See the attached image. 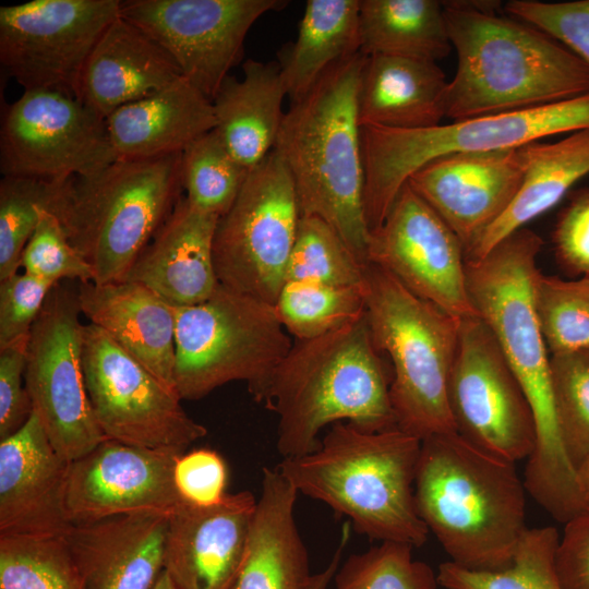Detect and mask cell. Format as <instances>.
I'll return each instance as SVG.
<instances>
[{
  "mask_svg": "<svg viewBox=\"0 0 589 589\" xmlns=\"http://www.w3.org/2000/svg\"><path fill=\"white\" fill-rule=\"evenodd\" d=\"M181 454L106 438L70 462L67 508L71 524L134 513L170 514L182 501L173 479Z\"/></svg>",
  "mask_w": 589,
  "mask_h": 589,
  "instance_id": "19",
  "label": "cell"
},
{
  "mask_svg": "<svg viewBox=\"0 0 589 589\" xmlns=\"http://www.w3.org/2000/svg\"><path fill=\"white\" fill-rule=\"evenodd\" d=\"M526 492L515 462L457 432L421 440L417 510L454 564L478 570L507 566L527 529Z\"/></svg>",
  "mask_w": 589,
  "mask_h": 589,
  "instance_id": "4",
  "label": "cell"
},
{
  "mask_svg": "<svg viewBox=\"0 0 589 589\" xmlns=\"http://www.w3.org/2000/svg\"><path fill=\"white\" fill-rule=\"evenodd\" d=\"M365 59L359 51L336 63L291 103L273 148L292 179L301 216L325 220L363 265L371 239L358 111Z\"/></svg>",
  "mask_w": 589,
  "mask_h": 589,
  "instance_id": "2",
  "label": "cell"
},
{
  "mask_svg": "<svg viewBox=\"0 0 589 589\" xmlns=\"http://www.w3.org/2000/svg\"><path fill=\"white\" fill-rule=\"evenodd\" d=\"M243 73L240 81L229 74L212 103L215 131L236 160L251 170L274 148L287 92L278 61L249 59Z\"/></svg>",
  "mask_w": 589,
  "mask_h": 589,
  "instance_id": "30",
  "label": "cell"
},
{
  "mask_svg": "<svg viewBox=\"0 0 589 589\" xmlns=\"http://www.w3.org/2000/svg\"><path fill=\"white\" fill-rule=\"evenodd\" d=\"M119 0H33L0 8V63L24 91L77 99L83 69Z\"/></svg>",
  "mask_w": 589,
  "mask_h": 589,
  "instance_id": "14",
  "label": "cell"
},
{
  "mask_svg": "<svg viewBox=\"0 0 589 589\" xmlns=\"http://www.w3.org/2000/svg\"><path fill=\"white\" fill-rule=\"evenodd\" d=\"M448 397L456 432L466 441L512 462L531 455L536 424L528 397L478 316L460 322Z\"/></svg>",
  "mask_w": 589,
  "mask_h": 589,
  "instance_id": "16",
  "label": "cell"
},
{
  "mask_svg": "<svg viewBox=\"0 0 589 589\" xmlns=\"http://www.w3.org/2000/svg\"><path fill=\"white\" fill-rule=\"evenodd\" d=\"M257 498L227 493L217 504L181 501L169 514L164 570L177 589H229L243 560Z\"/></svg>",
  "mask_w": 589,
  "mask_h": 589,
  "instance_id": "21",
  "label": "cell"
},
{
  "mask_svg": "<svg viewBox=\"0 0 589 589\" xmlns=\"http://www.w3.org/2000/svg\"><path fill=\"white\" fill-rule=\"evenodd\" d=\"M181 153L118 158L100 171L65 179L50 207L95 284L124 280L183 195Z\"/></svg>",
  "mask_w": 589,
  "mask_h": 589,
  "instance_id": "6",
  "label": "cell"
},
{
  "mask_svg": "<svg viewBox=\"0 0 589 589\" xmlns=\"http://www.w3.org/2000/svg\"><path fill=\"white\" fill-rule=\"evenodd\" d=\"M28 339L0 348V441L16 433L33 413L24 381Z\"/></svg>",
  "mask_w": 589,
  "mask_h": 589,
  "instance_id": "47",
  "label": "cell"
},
{
  "mask_svg": "<svg viewBox=\"0 0 589 589\" xmlns=\"http://www.w3.org/2000/svg\"><path fill=\"white\" fill-rule=\"evenodd\" d=\"M279 320L297 340L312 339L360 320L365 314L363 286L287 281L275 303Z\"/></svg>",
  "mask_w": 589,
  "mask_h": 589,
  "instance_id": "35",
  "label": "cell"
},
{
  "mask_svg": "<svg viewBox=\"0 0 589 589\" xmlns=\"http://www.w3.org/2000/svg\"><path fill=\"white\" fill-rule=\"evenodd\" d=\"M21 267L23 272L53 284L64 279L80 284L94 281L89 264L69 241L58 217L43 209L38 224L24 248Z\"/></svg>",
  "mask_w": 589,
  "mask_h": 589,
  "instance_id": "43",
  "label": "cell"
},
{
  "mask_svg": "<svg viewBox=\"0 0 589 589\" xmlns=\"http://www.w3.org/2000/svg\"><path fill=\"white\" fill-rule=\"evenodd\" d=\"M218 219L182 195L124 280L146 286L175 306L206 301L219 285L213 260Z\"/></svg>",
  "mask_w": 589,
  "mask_h": 589,
  "instance_id": "24",
  "label": "cell"
},
{
  "mask_svg": "<svg viewBox=\"0 0 589 589\" xmlns=\"http://www.w3.org/2000/svg\"><path fill=\"white\" fill-rule=\"evenodd\" d=\"M555 552L563 589H589V510L564 524Z\"/></svg>",
  "mask_w": 589,
  "mask_h": 589,
  "instance_id": "49",
  "label": "cell"
},
{
  "mask_svg": "<svg viewBox=\"0 0 589 589\" xmlns=\"http://www.w3.org/2000/svg\"><path fill=\"white\" fill-rule=\"evenodd\" d=\"M298 492L264 468L245 553L229 589H311L306 548L294 519Z\"/></svg>",
  "mask_w": 589,
  "mask_h": 589,
  "instance_id": "27",
  "label": "cell"
},
{
  "mask_svg": "<svg viewBox=\"0 0 589 589\" xmlns=\"http://www.w3.org/2000/svg\"><path fill=\"white\" fill-rule=\"evenodd\" d=\"M522 147L434 159L408 181L467 250L507 209L524 176Z\"/></svg>",
  "mask_w": 589,
  "mask_h": 589,
  "instance_id": "20",
  "label": "cell"
},
{
  "mask_svg": "<svg viewBox=\"0 0 589 589\" xmlns=\"http://www.w3.org/2000/svg\"><path fill=\"white\" fill-rule=\"evenodd\" d=\"M448 81L436 62L366 56L360 80V125L414 130L437 127L446 117Z\"/></svg>",
  "mask_w": 589,
  "mask_h": 589,
  "instance_id": "29",
  "label": "cell"
},
{
  "mask_svg": "<svg viewBox=\"0 0 589 589\" xmlns=\"http://www.w3.org/2000/svg\"><path fill=\"white\" fill-rule=\"evenodd\" d=\"M56 285L25 272L0 280V348L29 336Z\"/></svg>",
  "mask_w": 589,
  "mask_h": 589,
  "instance_id": "45",
  "label": "cell"
},
{
  "mask_svg": "<svg viewBox=\"0 0 589 589\" xmlns=\"http://www.w3.org/2000/svg\"><path fill=\"white\" fill-rule=\"evenodd\" d=\"M284 0H128L120 16L158 43L182 75L213 100L243 55V43L262 15Z\"/></svg>",
  "mask_w": 589,
  "mask_h": 589,
  "instance_id": "17",
  "label": "cell"
},
{
  "mask_svg": "<svg viewBox=\"0 0 589 589\" xmlns=\"http://www.w3.org/2000/svg\"><path fill=\"white\" fill-rule=\"evenodd\" d=\"M360 0H308L296 41L279 52L291 103L302 99L324 73L360 51Z\"/></svg>",
  "mask_w": 589,
  "mask_h": 589,
  "instance_id": "32",
  "label": "cell"
},
{
  "mask_svg": "<svg viewBox=\"0 0 589 589\" xmlns=\"http://www.w3.org/2000/svg\"><path fill=\"white\" fill-rule=\"evenodd\" d=\"M585 129H589V94L428 129L363 125V201L368 227L372 232L383 224L409 177L434 159L459 153L520 148L553 135Z\"/></svg>",
  "mask_w": 589,
  "mask_h": 589,
  "instance_id": "8",
  "label": "cell"
},
{
  "mask_svg": "<svg viewBox=\"0 0 589 589\" xmlns=\"http://www.w3.org/2000/svg\"><path fill=\"white\" fill-rule=\"evenodd\" d=\"M536 302L550 356L589 348V277L566 280L541 273Z\"/></svg>",
  "mask_w": 589,
  "mask_h": 589,
  "instance_id": "40",
  "label": "cell"
},
{
  "mask_svg": "<svg viewBox=\"0 0 589 589\" xmlns=\"http://www.w3.org/2000/svg\"><path fill=\"white\" fill-rule=\"evenodd\" d=\"M0 589H85L64 536L0 534Z\"/></svg>",
  "mask_w": 589,
  "mask_h": 589,
  "instance_id": "36",
  "label": "cell"
},
{
  "mask_svg": "<svg viewBox=\"0 0 589 589\" xmlns=\"http://www.w3.org/2000/svg\"><path fill=\"white\" fill-rule=\"evenodd\" d=\"M172 57L120 15L107 27L83 69L77 99L106 119L182 77Z\"/></svg>",
  "mask_w": 589,
  "mask_h": 589,
  "instance_id": "26",
  "label": "cell"
},
{
  "mask_svg": "<svg viewBox=\"0 0 589 589\" xmlns=\"http://www.w3.org/2000/svg\"><path fill=\"white\" fill-rule=\"evenodd\" d=\"M375 348L366 315L335 332L297 340L276 369L263 404L278 417L283 458L316 450L326 425L378 432L397 428L392 370Z\"/></svg>",
  "mask_w": 589,
  "mask_h": 589,
  "instance_id": "3",
  "label": "cell"
},
{
  "mask_svg": "<svg viewBox=\"0 0 589 589\" xmlns=\"http://www.w3.org/2000/svg\"><path fill=\"white\" fill-rule=\"evenodd\" d=\"M365 266L325 220L316 216H301L285 283L363 286Z\"/></svg>",
  "mask_w": 589,
  "mask_h": 589,
  "instance_id": "38",
  "label": "cell"
},
{
  "mask_svg": "<svg viewBox=\"0 0 589 589\" xmlns=\"http://www.w3.org/2000/svg\"><path fill=\"white\" fill-rule=\"evenodd\" d=\"M543 241L522 228L478 261H466L467 289L478 317L491 330L517 375L542 438L558 433L550 381V352L541 329L536 287Z\"/></svg>",
  "mask_w": 589,
  "mask_h": 589,
  "instance_id": "10",
  "label": "cell"
},
{
  "mask_svg": "<svg viewBox=\"0 0 589 589\" xmlns=\"http://www.w3.org/2000/svg\"><path fill=\"white\" fill-rule=\"evenodd\" d=\"M153 589H177V588L172 584L167 573L164 570L161 575L159 576V578L157 579Z\"/></svg>",
  "mask_w": 589,
  "mask_h": 589,
  "instance_id": "52",
  "label": "cell"
},
{
  "mask_svg": "<svg viewBox=\"0 0 589 589\" xmlns=\"http://www.w3.org/2000/svg\"><path fill=\"white\" fill-rule=\"evenodd\" d=\"M521 184L503 215L465 253L478 261L512 233L554 207L589 175V129L566 134L553 143L534 142L522 147Z\"/></svg>",
  "mask_w": 589,
  "mask_h": 589,
  "instance_id": "31",
  "label": "cell"
},
{
  "mask_svg": "<svg viewBox=\"0 0 589 589\" xmlns=\"http://www.w3.org/2000/svg\"><path fill=\"white\" fill-rule=\"evenodd\" d=\"M558 540L552 526L527 528L507 566L478 570L448 561L438 566V585L445 589H563L555 568Z\"/></svg>",
  "mask_w": 589,
  "mask_h": 589,
  "instance_id": "34",
  "label": "cell"
},
{
  "mask_svg": "<svg viewBox=\"0 0 589 589\" xmlns=\"http://www.w3.org/2000/svg\"><path fill=\"white\" fill-rule=\"evenodd\" d=\"M455 76L446 91L453 121L525 110L589 94V65L542 31L490 2H443Z\"/></svg>",
  "mask_w": 589,
  "mask_h": 589,
  "instance_id": "1",
  "label": "cell"
},
{
  "mask_svg": "<svg viewBox=\"0 0 589 589\" xmlns=\"http://www.w3.org/2000/svg\"><path fill=\"white\" fill-rule=\"evenodd\" d=\"M249 172L230 154L215 129L181 153L184 196L196 208L218 217L231 207Z\"/></svg>",
  "mask_w": 589,
  "mask_h": 589,
  "instance_id": "37",
  "label": "cell"
},
{
  "mask_svg": "<svg viewBox=\"0 0 589 589\" xmlns=\"http://www.w3.org/2000/svg\"><path fill=\"white\" fill-rule=\"evenodd\" d=\"M106 124L118 158L143 159L182 153L216 128V117L212 100L182 76L116 109Z\"/></svg>",
  "mask_w": 589,
  "mask_h": 589,
  "instance_id": "28",
  "label": "cell"
},
{
  "mask_svg": "<svg viewBox=\"0 0 589 589\" xmlns=\"http://www.w3.org/2000/svg\"><path fill=\"white\" fill-rule=\"evenodd\" d=\"M63 181L14 176L0 180V280L19 273L40 212L50 211Z\"/></svg>",
  "mask_w": 589,
  "mask_h": 589,
  "instance_id": "39",
  "label": "cell"
},
{
  "mask_svg": "<svg viewBox=\"0 0 589 589\" xmlns=\"http://www.w3.org/2000/svg\"><path fill=\"white\" fill-rule=\"evenodd\" d=\"M364 277L371 336L392 364L397 428L420 440L456 432L448 387L461 320L419 298L377 265L369 263Z\"/></svg>",
  "mask_w": 589,
  "mask_h": 589,
  "instance_id": "7",
  "label": "cell"
},
{
  "mask_svg": "<svg viewBox=\"0 0 589 589\" xmlns=\"http://www.w3.org/2000/svg\"><path fill=\"white\" fill-rule=\"evenodd\" d=\"M69 467L34 412L0 441V534L64 536Z\"/></svg>",
  "mask_w": 589,
  "mask_h": 589,
  "instance_id": "22",
  "label": "cell"
},
{
  "mask_svg": "<svg viewBox=\"0 0 589 589\" xmlns=\"http://www.w3.org/2000/svg\"><path fill=\"white\" fill-rule=\"evenodd\" d=\"M82 361L89 402L106 438L184 453L206 436L176 390L91 323L83 329Z\"/></svg>",
  "mask_w": 589,
  "mask_h": 589,
  "instance_id": "13",
  "label": "cell"
},
{
  "mask_svg": "<svg viewBox=\"0 0 589 589\" xmlns=\"http://www.w3.org/2000/svg\"><path fill=\"white\" fill-rule=\"evenodd\" d=\"M421 440L399 428L370 432L332 424L316 450L283 458L277 469L308 497L347 516L358 533L419 548L429 529L414 501Z\"/></svg>",
  "mask_w": 589,
  "mask_h": 589,
  "instance_id": "5",
  "label": "cell"
},
{
  "mask_svg": "<svg viewBox=\"0 0 589 589\" xmlns=\"http://www.w3.org/2000/svg\"><path fill=\"white\" fill-rule=\"evenodd\" d=\"M505 10L542 31L589 65V0H510Z\"/></svg>",
  "mask_w": 589,
  "mask_h": 589,
  "instance_id": "44",
  "label": "cell"
},
{
  "mask_svg": "<svg viewBox=\"0 0 589 589\" xmlns=\"http://www.w3.org/2000/svg\"><path fill=\"white\" fill-rule=\"evenodd\" d=\"M360 52L436 62L450 52L443 2L360 0Z\"/></svg>",
  "mask_w": 589,
  "mask_h": 589,
  "instance_id": "33",
  "label": "cell"
},
{
  "mask_svg": "<svg viewBox=\"0 0 589 589\" xmlns=\"http://www.w3.org/2000/svg\"><path fill=\"white\" fill-rule=\"evenodd\" d=\"M412 546L381 542L350 555L337 569L336 589H436L437 576L412 556Z\"/></svg>",
  "mask_w": 589,
  "mask_h": 589,
  "instance_id": "41",
  "label": "cell"
},
{
  "mask_svg": "<svg viewBox=\"0 0 589 589\" xmlns=\"http://www.w3.org/2000/svg\"><path fill=\"white\" fill-rule=\"evenodd\" d=\"M169 514L74 524L64 534L85 589H153L164 572Z\"/></svg>",
  "mask_w": 589,
  "mask_h": 589,
  "instance_id": "23",
  "label": "cell"
},
{
  "mask_svg": "<svg viewBox=\"0 0 589 589\" xmlns=\"http://www.w3.org/2000/svg\"><path fill=\"white\" fill-rule=\"evenodd\" d=\"M550 381L563 443L577 469L589 455V348L550 356Z\"/></svg>",
  "mask_w": 589,
  "mask_h": 589,
  "instance_id": "42",
  "label": "cell"
},
{
  "mask_svg": "<svg viewBox=\"0 0 589 589\" xmlns=\"http://www.w3.org/2000/svg\"><path fill=\"white\" fill-rule=\"evenodd\" d=\"M173 479L181 500L193 505L212 506L227 494V466L213 449L197 448L181 454L176 461Z\"/></svg>",
  "mask_w": 589,
  "mask_h": 589,
  "instance_id": "46",
  "label": "cell"
},
{
  "mask_svg": "<svg viewBox=\"0 0 589 589\" xmlns=\"http://www.w3.org/2000/svg\"><path fill=\"white\" fill-rule=\"evenodd\" d=\"M578 479L585 496L589 503V455L577 468Z\"/></svg>",
  "mask_w": 589,
  "mask_h": 589,
  "instance_id": "51",
  "label": "cell"
},
{
  "mask_svg": "<svg viewBox=\"0 0 589 589\" xmlns=\"http://www.w3.org/2000/svg\"><path fill=\"white\" fill-rule=\"evenodd\" d=\"M350 526L351 525L349 521L344 524L339 543L325 568L316 574H313L311 589H327L334 579V576L340 566L342 552L350 538Z\"/></svg>",
  "mask_w": 589,
  "mask_h": 589,
  "instance_id": "50",
  "label": "cell"
},
{
  "mask_svg": "<svg viewBox=\"0 0 589 589\" xmlns=\"http://www.w3.org/2000/svg\"><path fill=\"white\" fill-rule=\"evenodd\" d=\"M557 262L568 273L589 277V188L570 193L554 230Z\"/></svg>",
  "mask_w": 589,
  "mask_h": 589,
  "instance_id": "48",
  "label": "cell"
},
{
  "mask_svg": "<svg viewBox=\"0 0 589 589\" xmlns=\"http://www.w3.org/2000/svg\"><path fill=\"white\" fill-rule=\"evenodd\" d=\"M368 257L449 315L477 316L468 294L461 242L408 183L383 224L371 232Z\"/></svg>",
  "mask_w": 589,
  "mask_h": 589,
  "instance_id": "18",
  "label": "cell"
},
{
  "mask_svg": "<svg viewBox=\"0 0 589 589\" xmlns=\"http://www.w3.org/2000/svg\"><path fill=\"white\" fill-rule=\"evenodd\" d=\"M301 218L292 179L272 151L250 170L219 217L213 242L218 283L275 305Z\"/></svg>",
  "mask_w": 589,
  "mask_h": 589,
  "instance_id": "11",
  "label": "cell"
},
{
  "mask_svg": "<svg viewBox=\"0 0 589 589\" xmlns=\"http://www.w3.org/2000/svg\"><path fill=\"white\" fill-rule=\"evenodd\" d=\"M117 159L106 119L75 97L24 91L2 110V176L59 181L96 173Z\"/></svg>",
  "mask_w": 589,
  "mask_h": 589,
  "instance_id": "15",
  "label": "cell"
},
{
  "mask_svg": "<svg viewBox=\"0 0 589 589\" xmlns=\"http://www.w3.org/2000/svg\"><path fill=\"white\" fill-rule=\"evenodd\" d=\"M81 314L77 291L53 286L31 328L24 373L33 412L70 462L106 440L85 385Z\"/></svg>",
  "mask_w": 589,
  "mask_h": 589,
  "instance_id": "12",
  "label": "cell"
},
{
  "mask_svg": "<svg viewBox=\"0 0 589 589\" xmlns=\"http://www.w3.org/2000/svg\"><path fill=\"white\" fill-rule=\"evenodd\" d=\"M77 294L81 312L91 324L176 390L172 304L146 286L128 280L80 284Z\"/></svg>",
  "mask_w": 589,
  "mask_h": 589,
  "instance_id": "25",
  "label": "cell"
},
{
  "mask_svg": "<svg viewBox=\"0 0 589 589\" xmlns=\"http://www.w3.org/2000/svg\"><path fill=\"white\" fill-rule=\"evenodd\" d=\"M173 308L175 384L180 398L197 400L221 385L242 381L263 402L292 347L275 305L219 284L206 301Z\"/></svg>",
  "mask_w": 589,
  "mask_h": 589,
  "instance_id": "9",
  "label": "cell"
}]
</instances>
